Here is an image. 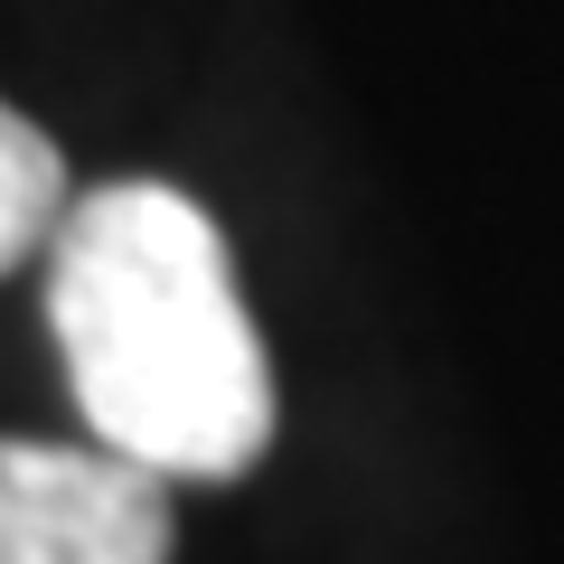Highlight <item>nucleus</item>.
<instances>
[{
	"label": "nucleus",
	"instance_id": "nucleus-3",
	"mask_svg": "<svg viewBox=\"0 0 564 564\" xmlns=\"http://www.w3.org/2000/svg\"><path fill=\"white\" fill-rule=\"evenodd\" d=\"M76 188H66V161L57 141L20 113V104H0V273H20L29 254H47V236L66 226Z\"/></svg>",
	"mask_w": 564,
	"mask_h": 564
},
{
	"label": "nucleus",
	"instance_id": "nucleus-1",
	"mask_svg": "<svg viewBox=\"0 0 564 564\" xmlns=\"http://www.w3.org/2000/svg\"><path fill=\"white\" fill-rule=\"evenodd\" d=\"M47 329L85 433L180 480H245L273 452V358L217 217L170 180H104L47 236Z\"/></svg>",
	"mask_w": 564,
	"mask_h": 564
},
{
	"label": "nucleus",
	"instance_id": "nucleus-2",
	"mask_svg": "<svg viewBox=\"0 0 564 564\" xmlns=\"http://www.w3.org/2000/svg\"><path fill=\"white\" fill-rule=\"evenodd\" d=\"M170 480L104 443L0 433V564H170Z\"/></svg>",
	"mask_w": 564,
	"mask_h": 564
}]
</instances>
